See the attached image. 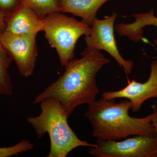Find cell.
Returning a JSON list of instances; mask_svg holds the SVG:
<instances>
[{
    "instance_id": "14",
    "label": "cell",
    "mask_w": 157,
    "mask_h": 157,
    "mask_svg": "<svg viewBox=\"0 0 157 157\" xmlns=\"http://www.w3.org/2000/svg\"><path fill=\"white\" fill-rule=\"evenodd\" d=\"M34 145L30 141L24 140L17 144L9 147H0V157H9L17 155L23 152L33 148Z\"/></svg>"
},
{
    "instance_id": "5",
    "label": "cell",
    "mask_w": 157,
    "mask_h": 157,
    "mask_svg": "<svg viewBox=\"0 0 157 157\" xmlns=\"http://www.w3.org/2000/svg\"><path fill=\"white\" fill-rule=\"evenodd\" d=\"M88 152L97 157H157V135H136L121 141L99 140Z\"/></svg>"
},
{
    "instance_id": "17",
    "label": "cell",
    "mask_w": 157,
    "mask_h": 157,
    "mask_svg": "<svg viewBox=\"0 0 157 157\" xmlns=\"http://www.w3.org/2000/svg\"><path fill=\"white\" fill-rule=\"evenodd\" d=\"M6 26V17L4 14L0 11V31L3 33L5 32Z\"/></svg>"
},
{
    "instance_id": "12",
    "label": "cell",
    "mask_w": 157,
    "mask_h": 157,
    "mask_svg": "<svg viewBox=\"0 0 157 157\" xmlns=\"http://www.w3.org/2000/svg\"><path fill=\"white\" fill-rule=\"evenodd\" d=\"M13 59L0 42V95H11L12 85L9 69Z\"/></svg>"
},
{
    "instance_id": "8",
    "label": "cell",
    "mask_w": 157,
    "mask_h": 157,
    "mask_svg": "<svg viewBox=\"0 0 157 157\" xmlns=\"http://www.w3.org/2000/svg\"><path fill=\"white\" fill-rule=\"evenodd\" d=\"M102 98L127 99L131 102V109L133 112L139 111L145 101L151 98H157V60L151 62L150 74L146 82L141 83L135 79L128 81V85L124 88L115 91L105 92Z\"/></svg>"
},
{
    "instance_id": "6",
    "label": "cell",
    "mask_w": 157,
    "mask_h": 157,
    "mask_svg": "<svg viewBox=\"0 0 157 157\" xmlns=\"http://www.w3.org/2000/svg\"><path fill=\"white\" fill-rule=\"evenodd\" d=\"M116 17V13L113 12L111 16L104 19L96 18L90 27L89 34L85 36L84 39L88 47L107 52L115 59L121 67L123 68L126 74L130 75L134 62L125 59L119 52L114 35V22Z\"/></svg>"
},
{
    "instance_id": "13",
    "label": "cell",
    "mask_w": 157,
    "mask_h": 157,
    "mask_svg": "<svg viewBox=\"0 0 157 157\" xmlns=\"http://www.w3.org/2000/svg\"><path fill=\"white\" fill-rule=\"evenodd\" d=\"M21 2L27 5L42 19L48 14L60 11L59 0H21Z\"/></svg>"
},
{
    "instance_id": "18",
    "label": "cell",
    "mask_w": 157,
    "mask_h": 157,
    "mask_svg": "<svg viewBox=\"0 0 157 157\" xmlns=\"http://www.w3.org/2000/svg\"><path fill=\"white\" fill-rule=\"evenodd\" d=\"M2 33H1V31H0V35H1V34H2Z\"/></svg>"
},
{
    "instance_id": "2",
    "label": "cell",
    "mask_w": 157,
    "mask_h": 157,
    "mask_svg": "<svg viewBox=\"0 0 157 157\" xmlns=\"http://www.w3.org/2000/svg\"><path fill=\"white\" fill-rule=\"evenodd\" d=\"M132 104L128 100L118 103L115 99L101 98L88 105L85 113L93 127V136L99 140H119L132 135H157L151 124L152 114L132 117Z\"/></svg>"
},
{
    "instance_id": "4",
    "label": "cell",
    "mask_w": 157,
    "mask_h": 157,
    "mask_svg": "<svg viewBox=\"0 0 157 157\" xmlns=\"http://www.w3.org/2000/svg\"><path fill=\"white\" fill-rule=\"evenodd\" d=\"M43 21L45 38L51 47L56 49L62 67H65L74 59L77 41L82 36L89 34L90 26L60 11L46 15Z\"/></svg>"
},
{
    "instance_id": "3",
    "label": "cell",
    "mask_w": 157,
    "mask_h": 157,
    "mask_svg": "<svg viewBox=\"0 0 157 157\" xmlns=\"http://www.w3.org/2000/svg\"><path fill=\"white\" fill-rule=\"evenodd\" d=\"M41 113L30 117L27 121L35 130L37 137L41 138L48 134L50 150L48 157H66L79 147H94L93 144L80 140L68 123L67 113L59 101L53 98L43 99L39 103Z\"/></svg>"
},
{
    "instance_id": "7",
    "label": "cell",
    "mask_w": 157,
    "mask_h": 157,
    "mask_svg": "<svg viewBox=\"0 0 157 157\" xmlns=\"http://www.w3.org/2000/svg\"><path fill=\"white\" fill-rule=\"evenodd\" d=\"M36 36L17 35L4 32L0 42L10 55L21 75L28 78L33 75L38 56Z\"/></svg>"
},
{
    "instance_id": "19",
    "label": "cell",
    "mask_w": 157,
    "mask_h": 157,
    "mask_svg": "<svg viewBox=\"0 0 157 157\" xmlns=\"http://www.w3.org/2000/svg\"></svg>"
},
{
    "instance_id": "9",
    "label": "cell",
    "mask_w": 157,
    "mask_h": 157,
    "mask_svg": "<svg viewBox=\"0 0 157 157\" xmlns=\"http://www.w3.org/2000/svg\"><path fill=\"white\" fill-rule=\"evenodd\" d=\"M6 22L4 32L15 35L37 36L44 29L43 19L22 2L6 19Z\"/></svg>"
},
{
    "instance_id": "10",
    "label": "cell",
    "mask_w": 157,
    "mask_h": 157,
    "mask_svg": "<svg viewBox=\"0 0 157 157\" xmlns=\"http://www.w3.org/2000/svg\"><path fill=\"white\" fill-rule=\"evenodd\" d=\"M109 0H59L60 11L80 17L91 26L101 6Z\"/></svg>"
},
{
    "instance_id": "1",
    "label": "cell",
    "mask_w": 157,
    "mask_h": 157,
    "mask_svg": "<svg viewBox=\"0 0 157 157\" xmlns=\"http://www.w3.org/2000/svg\"><path fill=\"white\" fill-rule=\"evenodd\" d=\"M80 58L73 59L65 66L64 73L39 94L34 104L53 98L59 101L69 117L78 106L96 101L99 93L96 76L103 66L110 63L100 50L84 48Z\"/></svg>"
},
{
    "instance_id": "11",
    "label": "cell",
    "mask_w": 157,
    "mask_h": 157,
    "mask_svg": "<svg viewBox=\"0 0 157 157\" xmlns=\"http://www.w3.org/2000/svg\"><path fill=\"white\" fill-rule=\"evenodd\" d=\"M133 16L135 18L134 22L117 25L115 29L120 36H125L133 42H137L144 39V28L148 25L157 27V17L155 16L153 9L147 13L134 14ZM154 44L157 46V39L155 40Z\"/></svg>"
},
{
    "instance_id": "16",
    "label": "cell",
    "mask_w": 157,
    "mask_h": 157,
    "mask_svg": "<svg viewBox=\"0 0 157 157\" xmlns=\"http://www.w3.org/2000/svg\"><path fill=\"white\" fill-rule=\"evenodd\" d=\"M151 108L152 109L151 124L157 135V102L152 105Z\"/></svg>"
},
{
    "instance_id": "15",
    "label": "cell",
    "mask_w": 157,
    "mask_h": 157,
    "mask_svg": "<svg viewBox=\"0 0 157 157\" xmlns=\"http://www.w3.org/2000/svg\"><path fill=\"white\" fill-rule=\"evenodd\" d=\"M21 0H0V11L7 19L20 6Z\"/></svg>"
}]
</instances>
